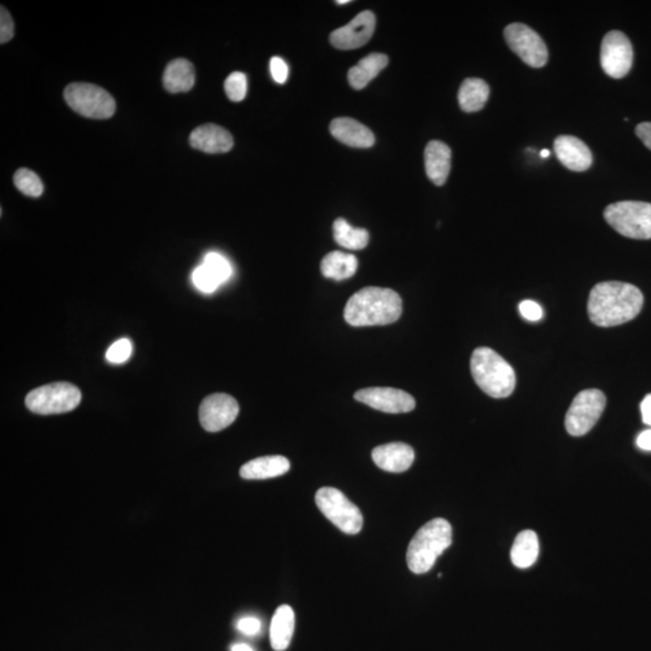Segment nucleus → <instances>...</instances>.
Segmentation results:
<instances>
[{
  "label": "nucleus",
  "mask_w": 651,
  "mask_h": 651,
  "mask_svg": "<svg viewBox=\"0 0 651 651\" xmlns=\"http://www.w3.org/2000/svg\"><path fill=\"white\" fill-rule=\"evenodd\" d=\"M643 304L645 297L635 285L619 281L601 282L591 290L587 314L596 326H619L637 318Z\"/></svg>",
  "instance_id": "f257e3e1"
},
{
  "label": "nucleus",
  "mask_w": 651,
  "mask_h": 651,
  "mask_svg": "<svg viewBox=\"0 0 651 651\" xmlns=\"http://www.w3.org/2000/svg\"><path fill=\"white\" fill-rule=\"evenodd\" d=\"M402 311L403 302L396 291L368 286L350 297L344 319L353 327L385 326L396 322Z\"/></svg>",
  "instance_id": "f03ea898"
},
{
  "label": "nucleus",
  "mask_w": 651,
  "mask_h": 651,
  "mask_svg": "<svg viewBox=\"0 0 651 651\" xmlns=\"http://www.w3.org/2000/svg\"><path fill=\"white\" fill-rule=\"evenodd\" d=\"M453 528L445 519H433L423 524L408 546L407 564L415 575L433 568L435 561L452 545Z\"/></svg>",
  "instance_id": "7ed1b4c3"
},
{
  "label": "nucleus",
  "mask_w": 651,
  "mask_h": 651,
  "mask_svg": "<svg viewBox=\"0 0 651 651\" xmlns=\"http://www.w3.org/2000/svg\"><path fill=\"white\" fill-rule=\"evenodd\" d=\"M471 371L480 389L493 398H507L515 389L514 370L496 351L490 348L474 350Z\"/></svg>",
  "instance_id": "20e7f679"
},
{
  "label": "nucleus",
  "mask_w": 651,
  "mask_h": 651,
  "mask_svg": "<svg viewBox=\"0 0 651 651\" xmlns=\"http://www.w3.org/2000/svg\"><path fill=\"white\" fill-rule=\"evenodd\" d=\"M605 219L621 236L631 239H651V203L623 200L610 204Z\"/></svg>",
  "instance_id": "39448f33"
},
{
  "label": "nucleus",
  "mask_w": 651,
  "mask_h": 651,
  "mask_svg": "<svg viewBox=\"0 0 651 651\" xmlns=\"http://www.w3.org/2000/svg\"><path fill=\"white\" fill-rule=\"evenodd\" d=\"M81 402L80 390L70 382H52L31 391L25 405L39 415L65 414L77 408Z\"/></svg>",
  "instance_id": "423d86ee"
},
{
  "label": "nucleus",
  "mask_w": 651,
  "mask_h": 651,
  "mask_svg": "<svg viewBox=\"0 0 651 651\" xmlns=\"http://www.w3.org/2000/svg\"><path fill=\"white\" fill-rule=\"evenodd\" d=\"M316 504L331 523L347 534H357L363 526V515L341 491L321 487L316 493Z\"/></svg>",
  "instance_id": "0eeeda50"
},
{
  "label": "nucleus",
  "mask_w": 651,
  "mask_h": 651,
  "mask_svg": "<svg viewBox=\"0 0 651 651\" xmlns=\"http://www.w3.org/2000/svg\"><path fill=\"white\" fill-rule=\"evenodd\" d=\"M66 104L85 117L106 120L117 110V103L106 89L87 83H73L65 89Z\"/></svg>",
  "instance_id": "6e6552de"
},
{
  "label": "nucleus",
  "mask_w": 651,
  "mask_h": 651,
  "mask_svg": "<svg viewBox=\"0 0 651 651\" xmlns=\"http://www.w3.org/2000/svg\"><path fill=\"white\" fill-rule=\"evenodd\" d=\"M607 398L600 390H584L576 394L565 414V425L573 437L589 433L605 412Z\"/></svg>",
  "instance_id": "1a4fd4ad"
},
{
  "label": "nucleus",
  "mask_w": 651,
  "mask_h": 651,
  "mask_svg": "<svg viewBox=\"0 0 651 651\" xmlns=\"http://www.w3.org/2000/svg\"><path fill=\"white\" fill-rule=\"evenodd\" d=\"M504 38L509 48L532 68H542L548 62L549 52L544 40L527 25H508Z\"/></svg>",
  "instance_id": "9d476101"
},
{
  "label": "nucleus",
  "mask_w": 651,
  "mask_h": 651,
  "mask_svg": "<svg viewBox=\"0 0 651 651\" xmlns=\"http://www.w3.org/2000/svg\"><path fill=\"white\" fill-rule=\"evenodd\" d=\"M634 65V47L626 35L612 31L605 36L601 45L602 69L613 79H623Z\"/></svg>",
  "instance_id": "9b49d317"
},
{
  "label": "nucleus",
  "mask_w": 651,
  "mask_h": 651,
  "mask_svg": "<svg viewBox=\"0 0 651 651\" xmlns=\"http://www.w3.org/2000/svg\"><path fill=\"white\" fill-rule=\"evenodd\" d=\"M239 414V404L227 393H214L204 398L199 408V420L208 432H219L232 425Z\"/></svg>",
  "instance_id": "f8f14e48"
},
{
  "label": "nucleus",
  "mask_w": 651,
  "mask_h": 651,
  "mask_svg": "<svg viewBox=\"0 0 651 651\" xmlns=\"http://www.w3.org/2000/svg\"><path fill=\"white\" fill-rule=\"evenodd\" d=\"M355 400L368 407L377 409L388 414H401L415 409V400L412 394L403 390L392 388H368L359 390L355 393Z\"/></svg>",
  "instance_id": "ddd939ff"
},
{
  "label": "nucleus",
  "mask_w": 651,
  "mask_h": 651,
  "mask_svg": "<svg viewBox=\"0 0 651 651\" xmlns=\"http://www.w3.org/2000/svg\"><path fill=\"white\" fill-rule=\"evenodd\" d=\"M375 15L363 11L344 27L338 28L330 36V42L340 50H355L370 42L375 31Z\"/></svg>",
  "instance_id": "4468645a"
},
{
  "label": "nucleus",
  "mask_w": 651,
  "mask_h": 651,
  "mask_svg": "<svg viewBox=\"0 0 651 651\" xmlns=\"http://www.w3.org/2000/svg\"><path fill=\"white\" fill-rule=\"evenodd\" d=\"M556 158L572 172H585L593 165V154L579 137L560 136L554 141Z\"/></svg>",
  "instance_id": "2eb2a0df"
},
{
  "label": "nucleus",
  "mask_w": 651,
  "mask_h": 651,
  "mask_svg": "<svg viewBox=\"0 0 651 651\" xmlns=\"http://www.w3.org/2000/svg\"><path fill=\"white\" fill-rule=\"evenodd\" d=\"M371 459L382 471L402 473L412 467L415 460V453L411 445L404 442H389L377 446L371 452Z\"/></svg>",
  "instance_id": "dca6fc26"
},
{
  "label": "nucleus",
  "mask_w": 651,
  "mask_h": 651,
  "mask_svg": "<svg viewBox=\"0 0 651 651\" xmlns=\"http://www.w3.org/2000/svg\"><path fill=\"white\" fill-rule=\"evenodd\" d=\"M189 144L207 154H225L232 150L233 137L221 126L207 124L196 128L189 136Z\"/></svg>",
  "instance_id": "f3484780"
},
{
  "label": "nucleus",
  "mask_w": 651,
  "mask_h": 651,
  "mask_svg": "<svg viewBox=\"0 0 651 651\" xmlns=\"http://www.w3.org/2000/svg\"><path fill=\"white\" fill-rule=\"evenodd\" d=\"M330 130L338 141L348 147L368 148L373 147L375 143L373 132L353 118H336L331 122Z\"/></svg>",
  "instance_id": "a211bd4d"
},
{
  "label": "nucleus",
  "mask_w": 651,
  "mask_h": 651,
  "mask_svg": "<svg viewBox=\"0 0 651 651\" xmlns=\"http://www.w3.org/2000/svg\"><path fill=\"white\" fill-rule=\"evenodd\" d=\"M425 168L434 185H444L452 169V148L441 140H431L425 148Z\"/></svg>",
  "instance_id": "6ab92c4d"
},
{
  "label": "nucleus",
  "mask_w": 651,
  "mask_h": 651,
  "mask_svg": "<svg viewBox=\"0 0 651 651\" xmlns=\"http://www.w3.org/2000/svg\"><path fill=\"white\" fill-rule=\"evenodd\" d=\"M291 464L284 456L259 457L240 468V477L248 480L277 478L288 473Z\"/></svg>",
  "instance_id": "aec40b11"
},
{
  "label": "nucleus",
  "mask_w": 651,
  "mask_h": 651,
  "mask_svg": "<svg viewBox=\"0 0 651 651\" xmlns=\"http://www.w3.org/2000/svg\"><path fill=\"white\" fill-rule=\"evenodd\" d=\"M295 631V613L288 605L275 610L270 624V645L275 651H284L291 643Z\"/></svg>",
  "instance_id": "412c9836"
},
{
  "label": "nucleus",
  "mask_w": 651,
  "mask_h": 651,
  "mask_svg": "<svg viewBox=\"0 0 651 651\" xmlns=\"http://www.w3.org/2000/svg\"><path fill=\"white\" fill-rule=\"evenodd\" d=\"M389 65V57L384 54L368 55L367 57L361 59L355 66H352L348 73L349 84L352 88L363 89L371 83L374 77L379 76L382 69H385Z\"/></svg>",
  "instance_id": "4be33fe9"
},
{
  "label": "nucleus",
  "mask_w": 651,
  "mask_h": 651,
  "mask_svg": "<svg viewBox=\"0 0 651 651\" xmlns=\"http://www.w3.org/2000/svg\"><path fill=\"white\" fill-rule=\"evenodd\" d=\"M195 81V66L184 58L174 59L167 66L163 74V85L170 93L188 92Z\"/></svg>",
  "instance_id": "5701e85b"
},
{
  "label": "nucleus",
  "mask_w": 651,
  "mask_h": 651,
  "mask_svg": "<svg viewBox=\"0 0 651 651\" xmlns=\"http://www.w3.org/2000/svg\"><path fill=\"white\" fill-rule=\"evenodd\" d=\"M490 97V86L478 77L463 81L459 91V104L464 113H477L485 107Z\"/></svg>",
  "instance_id": "b1692460"
},
{
  "label": "nucleus",
  "mask_w": 651,
  "mask_h": 651,
  "mask_svg": "<svg viewBox=\"0 0 651 651\" xmlns=\"http://www.w3.org/2000/svg\"><path fill=\"white\" fill-rule=\"evenodd\" d=\"M359 260L353 255L341 251L330 252L321 260L323 277L336 281L347 280L355 275Z\"/></svg>",
  "instance_id": "393cba45"
},
{
  "label": "nucleus",
  "mask_w": 651,
  "mask_h": 651,
  "mask_svg": "<svg viewBox=\"0 0 651 651\" xmlns=\"http://www.w3.org/2000/svg\"><path fill=\"white\" fill-rule=\"evenodd\" d=\"M539 555V542L534 531L526 530L516 535L513 544L512 563L518 568H530L535 564Z\"/></svg>",
  "instance_id": "a878e982"
},
{
  "label": "nucleus",
  "mask_w": 651,
  "mask_h": 651,
  "mask_svg": "<svg viewBox=\"0 0 651 651\" xmlns=\"http://www.w3.org/2000/svg\"><path fill=\"white\" fill-rule=\"evenodd\" d=\"M334 240L349 250H362L370 243V233L364 229L350 226L347 219H337L333 223Z\"/></svg>",
  "instance_id": "bb28decb"
},
{
  "label": "nucleus",
  "mask_w": 651,
  "mask_h": 651,
  "mask_svg": "<svg viewBox=\"0 0 651 651\" xmlns=\"http://www.w3.org/2000/svg\"><path fill=\"white\" fill-rule=\"evenodd\" d=\"M14 184L24 195L33 198H38L44 192L42 178L28 168H21L15 173Z\"/></svg>",
  "instance_id": "cd10ccee"
},
{
  "label": "nucleus",
  "mask_w": 651,
  "mask_h": 651,
  "mask_svg": "<svg viewBox=\"0 0 651 651\" xmlns=\"http://www.w3.org/2000/svg\"><path fill=\"white\" fill-rule=\"evenodd\" d=\"M203 264L221 282V285L225 284L232 277V267H230L229 259L223 258L218 252H209L204 259Z\"/></svg>",
  "instance_id": "c85d7f7f"
},
{
  "label": "nucleus",
  "mask_w": 651,
  "mask_h": 651,
  "mask_svg": "<svg viewBox=\"0 0 651 651\" xmlns=\"http://www.w3.org/2000/svg\"><path fill=\"white\" fill-rule=\"evenodd\" d=\"M227 97L232 102H241L247 97L248 80L244 73L234 72L225 81Z\"/></svg>",
  "instance_id": "c756f323"
},
{
  "label": "nucleus",
  "mask_w": 651,
  "mask_h": 651,
  "mask_svg": "<svg viewBox=\"0 0 651 651\" xmlns=\"http://www.w3.org/2000/svg\"><path fill=\"white\" fill-rule=\"evenodd\" d=\"M192 280L196 288L204 293H213L221 286V282L215 278V275L204 264H200L193 271Z\"/></svg>",
  "instance_id": "7c9ffc66"
},
{
  "label": "nucleus",
  "mask_w": 651,
  "mask_h": 651,
  "mask_svg": "<svg viewBox=\"0 0 651 651\" xmlns=\"http://www.w3.org/2000/svg\"><path fill=\"white\" fill-rule=\"evenodd\" d=\"M132 341L120 340L111 345L107 352V359L111 363H125L132 355Z\"/></svg>",
  "instance_id": "2f4dec72"
},
{
  "label": "nucleus",
  "mask_w": 651,
  "mask_h": 651,
  "mask_svg": "<svg viewBox=\"0 0 651 651\" xmlns=\"http://www.w3.org/2000/svg\"><path fill=\"white\" fill-rule=\"evenodd\" d=\"M15 33V24L9 11L5 7H0V43L5 44L13 39Z\"/></svg>",
  "instance_id": "473e14b6"
},
{
  "label": "nucleus",
  "mask_w": 651,
  "mask_h": 651,
  "mask_svg": "<svg viewBox=\"0 0 651 651\" xmlns=\"http://www.w3.org/2000/svg\"><path fill=\"white\" fill-rule=\"evenodd\" d=\"M520 314L528 321L537 322L543 318V309L541 305L534 300H524L519 304Z\"/></svg>",
  "instance_id": "72a5a7b5"
},
{
  "label": "nucleus",
  "mask_w": 651,
  "mask_h": 651,
  "mask_svg": "<svg viewBox=\"0 0 651 651\" xmlns=\"http://www.w3.org/2000/svg\"><path fill=\"white\" fill-rule=\"evenodd\" d=\"M270 73L278 84H284L289 77V66L284 59L273 57L270 59Z\"/></svg>",
  "instance_id": "f704fd0d"
},
{
  "label": "nucleus",
  "mask_w": 651,
  "mask_h": 651,
  "mask_svg": "<svg viewBox=\"0 0 651 651\" xmlns=\"http://www.w3.org/2000/svg\"><path fill=\"white\" fill-rule=\"evenodd\" d=\"M237 628L244 635H258L260 630V621L256 617H243V619L238 621Z\"/></svg>",
  "instance_id": "c9c22d12"
},
{
  "label": "nucleus",
  "mask_w": 651,
  "mask_h": 651,
  "mask_svg": "<svg viewBox=\"0 0 651 651\" xmlns=\"http://www.w3.org/2000/svg\"><path fill=\"white\" fill-rule=\"evenodd\" d=\"M636 134L651 151V122H642L636 127Z\"/></svg>",
  "instance_id": "e433bc0d"
},
{
  "label": "nucleus",
  "mask_w": 651,
  "mask_h": 651,
  "mask_svg": "<svg viewBox=\"0 0 651 651\" xmlns=\"http://www.w3.org/2000/svg\"><path fill=\"white\" fill-rule=\"evenodd\" d=\"M642 419L646 425L651 426V393L646 396L641 404Z\"/></svg>",
  "instance_id": "4c0bfd02"
},
{
  "label": "nucleus",
  "mask_w": 651,
  "mask_h": 651,
  "mask_svg": "<svg viewBox=\"0 0 651 651\" xmlns=\"http://www.w3.org/2000/svg\"><path fill=\"white\" fill-rule=\"evenodd\" d=\"M637 446L645 452H651V430L643 431L637 438Z\"/></svg>",
  "instance_id": "58836bf2"
},
{
  "label": "nucleus",
  "mask_w": 651,
  "mask_h": 651,
  "mask_svg": "<svg viewBox=\"0 0 651 651\" xmlns=\"http://www.w3.org/2000/svg\"><path fill=\"white\" fill-rule=\"evenodd\" d=\"M230 650H232V651H254L250 648V646H249L247 645H241V643H239V645H233L232 648H230Z\"/></svg>",
  "instance_id": "ea45409f"
},
{
  "label": "nucleus",
  "mask_w": 651,
  "mask_h": 651,
  "mask_svg": "<svg viewBox=\"0 0 651 651\" xmlns=\"http://www.w3.org/2000/svg\"><path fill=\"white\" fill-rule=\"evenodd\" d=\"M541 158H550V151H549V150H546V148H544V150H542V151H541Z\"/></svg>",
  "instance_id": "a19ab883"
},
{
  "label": "nucleus",
  "mask_w": 651,
  "mask_h": 651,
  "mask_svg": "<svg viewBox=\"0 0 651 651\" xmlns=\"http://www.w3.org/2000/svg\"><path fill=\"white\" fill-rule=\"evenodd\" d=\"M336 3L337 4H348V3H350V0H338V2H336Z\"/></svg>",
  "instance_id": "79ce46f5"
}]
</instances>
